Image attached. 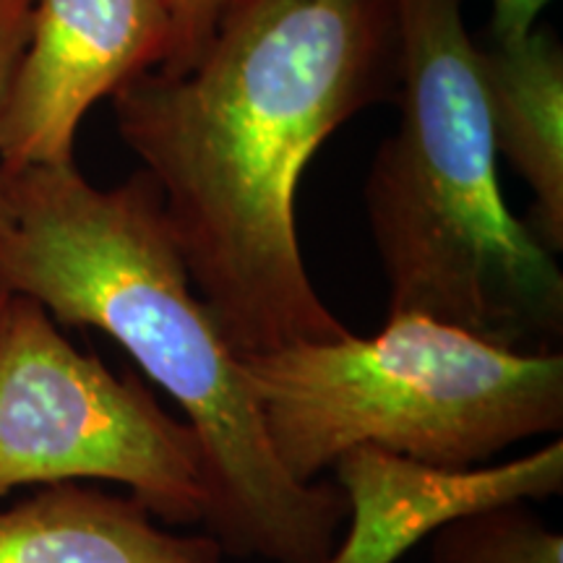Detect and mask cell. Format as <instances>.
I'll return each instance as SVG.
<instances>
[{
    "label": "cell",
    "mask_w": 563,
    "mask_h": 563,
    "mask_svg": "<svg viewBox=\"0 0 563 563\" xmlns=\"http://www.w3.org/2000/svg\"><path fill=\"white\" fill-rule=\"evenodd\" d=\"M490 37L496 42H517L534 32V21L551 0H490Z\"/></svg>",
    "instance_id": "obj_13"
},
{
    "label": "cell",
    "mask_w": 563,
    "mask_h": 563,
    "mask_svg": "<svg viewBox=\"0 0 563 563\" xmlns=\"http://www.w3.org/2000/svg\"><path fill=\"white\" fill-rule=\"evenodd\" d=\"M5 302H9V292H5V290H3V287H0V313H3Z\"/></svg>",
    "instance_id": "obj_14"
},
{
    "label": "cell",
    "mask_w": 563,
    "mask_h": 563,
    "mask_svg": "<svg viewBox=\"0 0 563 563\" xmlns=\"http://www.w3.org/2000/svg\"><path fill=\"white\" fill-rule=\"evenodd\" d=\"M391 81L394 0H232L186 68L112 95L194 290L241 361L350 334L308 277L295 203L313 154Z\"/></svg>",
    "instance_id": "obj_1"
},
{
    "label": "cell",
    "mask_w": 563,
    "mask_h": 563,
    "mask_svg": "<svg viewBox=\"0 0 563 563\" xmlns=\"http://www.w3.org/2000/svg\"><path fill=\"white\" fill-rule=\"evenodd\" d=\"M431 563H563V538L527 501L485 506L433 532Z\"/></svg>",
    "instance_id": "obj_10"
},
{
    "label": "cell",
    "mask_w": 563,
    "mask_h": 563,
    "mask_svg": "<svg viewBox=\"0 0 563 563\" xmlns=\"http://www.w3.org/2000/svg\"><path fill=\"white\" fill-rule=\"evenodd\" d=\"M350 530L323 563H397L449 519L485 506L545 501L563 490V441L501 464L443 470L376 446L334 462Z\"/></svg>",
    "instance_id": "obj_7"
},
{
    "label": "cell",
    "mask_w": 563,
    "mask_h": 563,
    "mask_svg": "<svg viewBox=\"0 0 563 563\" xmlns=\"http://www.w3.org/2000/svg\"><path fill=\"white\" fill-rule=\"evenodd\" d=\"M34 0H0V115H3L5 89H9L11 70L24 45L26 26H30Z\"/></svg>",
    "instance_id": "obj_12"
},
{
    "label": "cell",
    "mask_w": 563,
    "mask_h": 563,
    "mask_svg": "<svg viewBox=\"0 0 563 563\" xmlns=\"http://www.w3.org/2000/svg\"><path fill=\"white\" fill-rule=\"evenodd\" d=\"M170 0H34L0 115V173L74 162L84 115L165 66Z\"/></svg>",
    "instance_id": "obj_6"
},
{
    "label": "cell",
    "mask_w": 563,
    "mask_h": 563,
    "mask_svg": "<svg viewBox=\"0 0 563 563\" xmlns=\"http://www.w3.org/2000/svg\"><path fill=\"white\" fill-rule=\"evenodd\" d=\"M399 123L365 178L389 316L525 352L563 334V274L506 207L477 42L462 0H394Z\"/></svg>",
    "instance_id": "obj_3"
},
{
    "label": "cell",
    "mask_w": 563,
    "mask_h": 563,
    "mask_svg": "<svg viewBox=\"0 0 563 563\" xmlns=\"http://www.w3.org/2000/svg\"><path fill=\"white\" fill-rule=\"evenodd\" d=\"M170 3L175 16V42L170 60L159 66V70H167V74L186 68L199 55L232 0H170Z\"/></svg>",
    "instance_id": "obj_11"
},
{
    "label": "cell",
    "mask_w": 563,
    "mask_h": 563,
    "mask_svg": "<svg viewBox=\"0 0 563 563\" xmlns=\"http://www.w3.org/2000/svg\"><path fill=\"white\" fill-rule=\"evenodd\" d=\"M287 475L319 481L376 446L443 470L483 467L563 428V355L501 347L428 316H389L373 336L298 342L243 357Z\"/></svg>",
    "instance_id": "obj_4"
},
{
    "label": "cell",
    "mask_w": 563,
    "mask_h": 563,
    "mask_svg": "<svg viewBox=\"0 0 563 563\" xmlns=\"http://www.w3.org/2000/svg\"><path fill=\"white\" fill-rule=\"evenodd\" d=\"M211 534H175L131 496L47 485L0 511V563H222Z\"/></svg>",
    "instance_id": "obj_8"
},
{
    "label": "cell",
    "mask_w": 563,
    "mask_h": 563,
    "mask_svg": "<svg viewBox=\"0 0 563 563\" xmlns=\"http://www.w3.org/2000/svg\"><path fill=\"white\" fill-rule=\"evenodd\" d=\"M496 152L534 196L532 224L551 253L563 249V51L555 34L477 42Z\"/></svg>",
    "instance_id": "obj_9"
},
{
    "label": "cell",
    "mask_w": 563,
    "mask_h": 563,
    "mask_svg": "<svg viewBox=\"0 0 563 563\" xmlns=\"http://www.w3.org/2000/svg\"><path fill=\"white\" fill-rule=\"evenodd\" d=\"M0 287L55 323L115 340L173 402L203 452L207 534L232 555L323 563L347 519L340 485L287 475L262 410L203 306L144 170L91 186L76 162L0 173Z\"/></svg>",
    "instance_id": "obj_2"
},
{
    "label": "cell",
    "mask_w": 563,
    "mask_h": 563,
    "mask_svg": "<svg viewBox=\"0 0 563 563\" xmlns=\"http://www.w3.org/2000/svg\"><path fill=\"white\" fill-rule=\"evenodd\" d=\"M108 481L167 525H203L201 443L139 378L115 376L9 295L0 313V498L21 485Z\"/></svg>",
    "instance_id": "obj_5"
}]
</instances>
